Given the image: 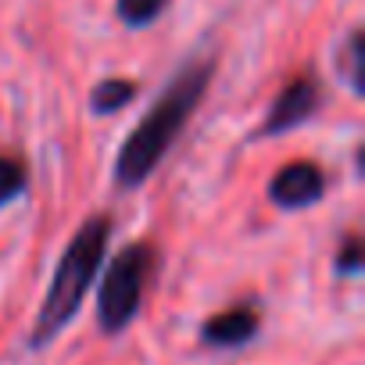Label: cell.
<instances>
[{"mask_svg":"<svg viewBox=\"0 0 365 365\" xmlns=\"http://www.w3.org/2000/svg\"><path fill=\"white\" fill-rule=\"evenodd\" d=\"M212 68H215L212 61H190L168 83V90L154 101V108L143 115V122L129 133V140L122 143V150L115 158V182L122 190H136L140 182H147V175L158 168V161L179 140L190 115L197 111L201 97L208 93Z\"/></svg>","mask_w":365,"mask_h":365,"instance_id":"obj_1","label":"cell"},{"mask_svg":"<svg viewBox=\"0 0 365 365\" xmlns=\"http://www.w3.org/2000/svg\"><path fill=\"white\" fill-rule=\"evenodd\" d=\"M108 240H111V219L108 215H93L76 230V237L68 240V247H65V255H61V262L51 276L47 297L40 304V315H36V326H33V347L51 344L76 319L83 297L90 294V283L101 272V262L108 255Z\"/></svg>","mask_w":365,"mask_h":365,"instance_id":"obj_2","label":"cell"},{"mask_svg":"<svg viewBox=\"0 0 365 365\" xmlns=\"http://www.w3.org/2000/svg\"><path fill=\"white\" fill-rule=\"evenodd\" d=\"M154 265H158V255H154V244L147 240L122 247L115 262L108 265L101 294H97V322L108 336H118L136 319L147 283L154 276Z\"/></svg>","mask_w":365,"mask_h":365,"instance_id":"obj_3","label":"cell"},{"mask_svg":"<svg viewBox=\"0 0 365 365\" xmlns=\"http://www.w3.org/2000/svg\"><path fill=\"white\" fill-rule=\"evenodd\" d=\"M322 190H326V175L312 161H290L269 179V197L283 212H297V208L315 205L322 197Z\"/></svg>","mask_w":365,"mask_h":365,"instance_id":"obj_4","label":"cell"},{"mask_svg":"<svg viewBox=\"0 0 365 365\" xmlns=\"http://www.w3.org/2000/svg\"><path fill=\"white\" fill-rule=\"evenodd\" d=\"M322 104V90L315 83V76H297L269 108V118L262 125V136H276V133H287L301 122H308Z\"/></svg>","mask_w":365,"mask_h":365,"instance_id":"obj_5","label":"cell"},{"mask_svg":"<svg viewBox=\"0 0 365 365\" xmlns=\"http://www.w3.org/2000/svg\"><path fill=\"white\" fill-rule=\"evenodd\" d=\"M258 326H262V319H258L255 308H230V312L212 315L201 326V336L212 347H240L258 333Z\"/></svg>","mask_w":365,"mask_h":365,"instance_id":"obj_6","label":"cell"},{"mask_svg":"<svg viewBox=\"0 0 365 365\" xmlns=\"http://www.w3.org/2000/svg\"><path fill=\"white\" fill-rule=\"evenodd\" d=\"M133 97H136V83H133V79H104V83L93 86V93H90V108H93L97 115H108V111L125 108Z\"/></svg>","mask_w":365,"mask_h":365,"instance_id":"obj_7","label":"cell"},{"mask_svg":"<svg viewBox=\"0 0 365 365\" xmlns=\"http://www.w3.org/2000/svg\"><path fill=\"white\" fill-rule=\"evenodd\" d=\"M26 182H29L26 165L19 158H11V154H0V205L15 201L26 190Z\"/></svg>","mask_w":365,"mask_h":365,"instance_id":"obj_8","label":"cell"},{"mask_svg":"<svg viewBox=\"0 0 365 365\" xmlns=\"http://www.w3.org/2000/svg\"><path fill=\"white\" fill-rule=\"evenodd\" d=\"M165 11V0H118V15L129 26H147Z\"/></svg>","mask_w":365,"mask_h":365,"instance_id":"obj_9","label":"cell"},{"mask_svg":"<svg viewBox=\"0 0 365 365\" xmlns=\"http://www.w3.org/2000/svg\"><path fill=\"white\" fill-rule=\"evenodd\" d=\"M361 272V240L351 233L336 255V276H358Z\"/></svg>","mask_w":365,"mask_h":365,"instance_id":"obj_10","label":"cell"},{"mask_svg":"<svg viewBox=\"0 0 365 365\" xmlns=\"http://www.w3.org/2000/svg\"><path fill=\"white\" fill-rule=\"evenodd\" d=\"M347 83L354 93H361V33H351L347 40Z\"/></svg>","mask_w":365,"mask_h":365,"instance_id":"obj_11","label":"cell"}]
</instances>
